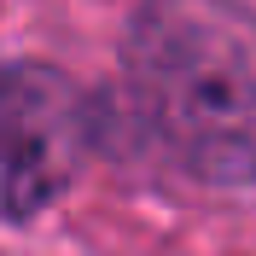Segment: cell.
Instances as JSON below:
<instances>
[{"label": "cell", "instance_id": "7a4b0ae2", "mask_svg": "<svg viewBox=\"0 0 256 256\" xmlns=\"http://www.w3.org/2000/svg\"><path fill=\"white\" fill-rule=\"evenodd\" d=\"M94 146V105L47 64L0 70V222L47 210Z\"/></svg>", "mask_w": 256, "mask_h": 256}, {"label": "cell", "instance_id": "6da1fadb", "mask_svg": "<svg viewBox=\"0 0 256 256\" xmlns=\"http://www.w3.org/2000/svg\"><path fill=\"white\" fill-rule=\"evenodd\" d=\"M128 88L158 146L198 180H256V18L239 0H146Z\"/></svg>", "mask_w": 256, "mask_h": 256}]
</instances>
